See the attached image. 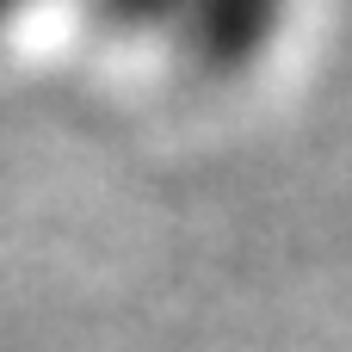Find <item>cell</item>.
<instances>
[{"label": "cell", "instance_id": "obj_1", "mask_svg": "<svg viewBox=\"0 0 352 352\" xmlns=\"http://www.w3.org/2000/svg\"><path fill=\"white\" fill-rule=\"evenodd\" d=\"M285 19V0H167V31L204 68H248Z\"/></svg>", "mask_w": 352, "mask_h": 352}, {"label": "cell", "instance_id": "obj_3", "mask_svg": "<svg viewBox=\"0 0 352 352\" xmlns=\"http://www.w3.org/2000/svg\"><path fill=\"white\" fill-rule=\"evenodd\" d=\"M31 0H0V19H12V12H25Z\"/></svg>", "mask_w": 352, "mask_h": 352}, {"label": "cell", "instance_id": "obj_2", "mask_svg": "<svg viewBox=\"0 0 352 352\" xmlns=\"http://www.w3.org/2000/svg\"><path fill=\"white\" fill-rule=\"evenodd\" d=\"M111 19H130V25H161L167 19V0H99Z\"/></svg>", "mask_w": 352, "mask_h": 352}]
</instances>
